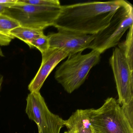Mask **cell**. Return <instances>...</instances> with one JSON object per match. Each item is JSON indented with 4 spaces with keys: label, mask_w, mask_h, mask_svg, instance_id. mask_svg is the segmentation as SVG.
Listing matches in <instances>:
<instances>
[{
    "label": "cell",
    "mask_w": 133,
    "mask_h": 133,
    "mask_svg": "<svg viewBox=\"0 0 133 133\" xmlns=\"http://www.w3.org/2000/svg\"><path fill=\"white\" fill-rule=\"evenodd\" d=\"M14 4H0V14H3L6 9L8 7Z\"/></svg>",
    "instance_id": "d6986e66"
},
{
    "label": "cell",
    "mask_w": 133,
    "mask_h": 133,
    "mask_svg": "<svg viewBox=\"0 0 133 133\" xmlns=\"http://www.w3.org/2000/svg\"><path fill=\"white\" fill-rule=\"evenodd\" d=\"M25 112L35 122L39 133H60L64 120L50 111L40 92H31L26 99Z\"/></svg>",
    "instance_id": "8992f818"
},
{
    "label": "cell",
    "mask_w": 133,
    "mask_h": 133,
    "mask_svg": "<svg viewBox=\"0 0 133 133\" xmlns=\"http://www.w3.org/2000/svg\"><path fill=\"white\" fill-rule=\"evenodd\" d=\"M64 133H70L69 132H68V131H65V132H64Z\"/></svg>",
    "instance_id": "7402d4cb"
},
{
    "label": "cell",
    "mask_w": 133,
    "mask_h": 133,
    "mask_svg": "<svg viewBox=\"0 0 133 133\" xmlns=\"http://www.w3.org/2000/svg\"><path fill=\"white\" fill-rule=\"evenodd\" d=\"M64 126L70 133H93L89 119V109H78L66 120Z\"/></svg>",
    "instance_id": "30bf717a"
},
{
    "label": "cell",
    "mask_w": 133,
    "mask_h": 133,
    "mask_svg": "<svg viewBox=\"0 0 133 133\" xmlns=\"http://www.w3.org/2000/svg\"><path fill=\"white\" fill-rule=\"evenodd\" d=\"M109 64L113 71L120 105L133 99V70L118 47L113 51Z\"/></svg>",
    "instance_id": "52a82bcc"
},
{
    "label": "cell",
    "mask_w": 133,
    "mask_h": 133,
    "mask_svg": "<svg viewBox=\"0 0 133 133\" xmlns=\"http://www.w3.org/2000/svg\"><path fill=\"white\" fill-rule=\"evenodd\" d=\"M20 26L19 22L15 19L3 14H0V32L1 33L8 36L14 37L11 34L10 32Z\"/></svg>",
    "instance_id": "4fadbf2b"
},
{
    "label": "cell",
    "mask_w": 133,
    "mask_h": 133,
    "mask_svg": "<svg viewBox=\"0 0 133 133\" xmlns=\"http://www.w3.org/2000/svg\"><path fill=\"white\" fill-rule=\"evenodd\" d=\"M17 0H0L1 4H15Z\"/></svg>",
    "instance_id": "ac0fdd59"
},
{
    "label": "cell",
    "mask_w": 133,
    "mask_h": 133,
    "mask_svg": "<svg viewBox=\"0 0 133 133\" xmlns=\"http://www.w3.org/2000/svg\"><path fill=\"white\" fill-rule=\"evenodd\" d=\"M133 25L129 29L126 39L119 43L118 49L124 56L131 69L133 70Z\"/></svg>",
    "instance_id": "7c38bea8"
},
{
    "label": "cell",
    "mask_w": 133,
    "mask_h": 133,
    "mask_svg": "<svg viewBox=\"0 0 133 133\" xmlns=\"http://www.w3.org/2000/svg\"><path fill=\"white\" fill-rule=\"evenodd\" d=\"M124 0L91 2L61 6L54 25L57 30L95 35L106 28Z\"/></svg>",
    "instance_id": "6da1fadb"
},
{
    "label": "cell",
    "mask_w": 133,
    "mask_h": 133,
    "mask_svg": "<svg viewBox=\"0 0 133 133\" xmlns=\"http://www.w3.org/2000/svg\"><path fill=\"white\" fill-rule=\"evenodd\" d=\"M18 2L41 6L55 7L61 6L58 0H17Z\"/></svg>",
    "instance_id": "9a60e30c"
},
{
    "label": "cell",
    "mask_w": 133,
    "mask_h": 133,
    "mask_svg": "<svg viewBox=\"0 0 133 133\" xmlns=\"http://www.w3.org/2000/svg\"><path fill=\"white\" fill-rule=\"evenodd\" d=\"M133 25V7L124 1L116 11L109 25L95 35L89 49L96 50L100 54L118 45L126 31Z\"/></svg>",
    "instance_id": "277c9868"
},
{
    "label": "cell",
    "mask_w": 133,
    "mask_h": 133,
    "mask_svg": "<svg viewBox=\"0 0 133 133\" xmlns=\"http://www.w3.org/2000/svg\"><path fill=\"white\" fill-rule=\"evenodd\" d=\"M14 38V37L8 36L0 32V46L8 45Z\"/></svg>",
    "instance_id": "e0dca14e"
},
{
    "label": "cell",
    "mask_w": 133,
    "mask_h": 133,
    "mask_svg": "<svg viewBox=\"0 0 133 133\" xmlns=\"http://www.w3.org/2000/svg\"><path fill=\"white\" fill-rule=\"evenodd\" d=\"M42 55L40 68L28 85V89L31 92H39L44 82L53 70L61 61L68 56L63 51L50 47Z\"/></svg>",
    "instance_id": "9c48e42d"
},
{
    "label": "cell",
    "mask_w": 133,
    "mask_h": 133,
    "mask_svg": "<svg viewBox=\"0 0 133 133\" xmlns=\"http://www.w3.org/2000/svg\"><path fill=\"white\" fill-rule=\"evenodd\" d=\"M50 48L57 49L68 55L82 52L89 48L95 35L78 34L69 31L58 30L48 36Z\"/></svg>",
    "instance_id": "ba28073f"
},
{
    "label": "cell",
    "mask_w": 133,
    "mask_h": 133,
    "mask_svg": "<svg viewBox=\"0 0 133 133\" xmlns=\"http://www.w3.org/2000/svg\"><path fill=\"white\" fill-rule=\"evenodd\" d=\"M121 107L124 116L133 127V99L128 103L123 104Z\"/></svg>",
    "instance_id": "2e32d148"
},
{
    "label": "cell",
    "mask_w": 133,
    "mask_h": 133,
    "mask_svg": "<svg viewBox=\"0 0 133 133\" xmlns=\"http://www.w3.org/2000/svg\"><path fill=\"white\" fill-rule=\"evenodd\" d=\"M82 53L68 56L55 72V79L68 93H71L80 88L91 69L100 61L101 54L96 50L85 54Z\"/></svg>",
    "instance_id": "7a4b0ae2"
},
{
    "label": "cell",
    "mask_w": 133,
    "mask_h": 133,
    "mask_svg": "<svg viewBox=\"0 0 133 133\" xmlns=\"http://www.w3.org/2000/svg\"><path fill=\"white\" fill-rule=\"evenodd\" d=\"M59 6H35L20 3L8 7L3 14L17 21L21 27L42 30L54 26L61 10Z\"/></svg>",
    "instance_id": "5b68a950"
},
{
    "label": "cell",
    "mask_w": 133,
    "mask_h": 133,
    "mask_svg": "<svg viewBox=\"0 0 133 133\" xmlns=\"http://www.w3.org/2000/svg\"><path fill=\"white\" fill-rule=\"evenodd\" d=\"M37 48L42 54L47 51L50 48L49 40L47 36L43 35L32 41L31 48Z\"/></svg>",
    "instance_id": "5bb4252c"
},
{
    "label": "cell",
    "mask_w": 133,
    "mask_h": 133,
    "mask_svg": "<svg viewBox=\"0 0 133 133\" xmlns=\"http://www.w3.org/2000/svg\"><path fill=\"white\" fill-rule=\"evenodd\" d=\"M10 33L15 38L24 42L30 48L32 41L44 34L42 30H36L21 26L13 29Z\"/></svg>",
    "instance_id": "8fae6325"
},
{
    "label": "cell",
    "mask_w": 133,
    "mask_h": 133,
    "mask_svg": "<svg viewBox=\"0 0 133 133\" xmlns=\"http://www.w3.org/2000/svg\"><path fill=\"white\" fill-rule=\"evenodd\" d=\"M3 76L0 74V91H1L2 85L3 82Z\"/></svg>",
    "instance_id": "ffe728a7"
},
{
    "label": "cell",
    "mask_w": 133,
    "mask_h": 133,
    "mask_svg": "<svg viewBox=\"0 0 133 133\" xmlns=\"http://www.w3.org/2000/svg\"><path fill=\"white\" fill-rule=\"evenodd\" d=\"M89 119L93 133H133V127L113 97L107 98L98 109H89Z\"/></svg>",
    "instance_id": "3957f363"
},
{
    "label": "cell",
    "mask_w": 133,
    "mask_h": 133,
    "mask_svg": "<svg viewBox=\"0 0 133 133\" xmlns=\"http://www.w3.org/2000/svg\"><path fill=\"white\" fill-rule=\"evenodd\" d=\"M0 56H4L3 54V52H2V50H1V48H0Z\"/></svg>",
    "instance_id": "44dd1931"
}]
</instances>
